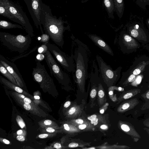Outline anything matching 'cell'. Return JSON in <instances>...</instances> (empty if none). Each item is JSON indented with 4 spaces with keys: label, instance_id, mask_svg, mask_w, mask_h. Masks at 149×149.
<instances>
[{
    "label": "cell",
    "instance_id": "c3c4849f",
    "mask_svg": "<svg viewBox=\"0 0 149 149\" xmlns=\"http://www.w3.org/2000/svg\"><path fill=\"white\" fill-rule=\"evenodd\" d=\"M23 132V131L22 130H18L17 132V134L18 135H20Z\"/></svg>",
    "mask_w": 149,
    "mask_h": 149
},
{
    "label": "cell",
    "instance_id": "7402d4cb",
    "mask_svg": "<svg viewBox=\"0 0 149 149\" xmlns=\"http://www.w3.org/2000/svg\"><path fill=\"white\" fill-rule=\"evenodd\" d=\"M39 38L40 41L44 43L48 42L50 38L49 36L46 33L42 34Z\"/></svg>",
    "mask_w": 149,
    "mask_h": 149
},
{
    "label": "cell",
    "instance_id": "1f68e13d",
    "mask_svg": "<svg viewBox=\"0 0 149 149\" xmlns=\"http://www.w3.org/2000/svg\"><path fill=\"white\" fill-rule=\"evenodd\" d=\"M17 139L21 141H23L25 140V138L23 136H17Z\"/></svg>",
    "mask_w": 149,
    "mask_h": 149
},
{
    "label": "cell",
    "instance_id": "44dd1931",
    "mask_svg": "<svg viewBox=\"0 0 149 149\" xmlns=\"http://www.w3.org/2000/svg\"><path fill=\"white\" fill-rule=\"evenodd\" d=\"M47 42L45 43L38 48V51L39 54H45L48 50V48L47 46Z\"/></svg>",
    "mask_w": 149,
    "mask_h": 149
},
{
    "label": "cell",
    "instance_id": "bcb514c9",
    "mask_svg": "<svg viewBox=\"0 0 149 149\" xmlns=\"http://www.w3.org/2000/svg\"><path fill=\"white\" fill-rule=\"evenodd\" d=\"M3 142L6 144H8L10 143V141L6 139H3Z\"/></svg>",
    "mask_w": 149,
    "mask_h": 149
},
{
    "label": "cell",
    "instance_id": "680465c9",
    "mask_svg": "<svg viewBox=\"0 0 149 149\" xmlns=\"http://www.w3.org/2000/svg\"></svg>",
    "mask_w": 149,
    "mask_h": 149
},
{
    "label": "cell",
    "instance_id": "9a60e30c",
    "mask_svg": "<svg viewBox=\"0 0 149 149\" xmlns=\"http://www.w3.org/2000/svg\"><path fill=\"white\" fill-rule=\"evenodd\" d=\"M0 28L4 29L19 28L24 29L23 26L17 24H13L10 22L3 20H0Z\"/></svg>",
    "mask_w": 149,
    "mask_h": 149
},
{
    "label": "cell",
    "instance_id": "d6986e66",
    "mask_svg": "<svg viewBox=\"0 0 149 149\" xmlns=\"http://www.w3.org/2000/svg\"><path fill=\"white\" fill-rule=\"evenodd\" d=\"M136 4L141 9L145 10L146 6H149V0H136Z\"/></svg>",
    "mask_w": 149,
    "mask_h": 149
},
{
    "label": "cell",
    "instance_id": "6da1fadb",
    "mask_svg": "<svg viewBox=\"0 0 149 149\" xmlns=\"http://www.w3.org/2000/svg\"><path fill=\"white\" fill-rule=\"evenodd\" d=\"M40 22L45 33L48 35L56 45L63 48L64 44V33L70 29L68 22L60 17L53 15L49 6L41 2Z\"/></svg>",
    "mask_w": 149,
    "mask_h": 149
},
{
    "label": "cell",
    "instance_id": "603a6c76",
    "mask_svg": "<svg viewBox=\"0 0 149 149\" xmlns=\"http://www.w3.org/2000/svg\"><path fill=\"white\" fill-rule=\"evenodd\" d=\"M16 120L18 125L21 128H22L25 126V123L20 116H17L16 118Z\"/></svg>",
    "mask_w": 149,
    "mask_h": 149
},
{
    "label": "cell",
    "instance_id": "11a10c76",
    "mask_svg": "<svg viewBox=\"0 0 149 149\" xmlns=\"http://www.w3.org/2000/svg\"><path fill=\"white\" fill-rule=\"evenodd\" d=\"M113 92L112 91H110L109 92V94L110 95H112L113 94Z\"/></svg>",
    "mask_w": 149,
    "mask_h": 149
},
{
    "label": "cell",
    "instance_id": "b9f144b4",
    "mask_svg": "<svg viewBox=\"0 0 149 149\" xmlns=\"http://www.w3.org/2000/svg\"><path fill=\"white\" fill-rule=\"evenodd\" d=\"M86 126L85 124H81L79 126V128L80 130H83L86 127Z\"/></svg>",
    "mask_w": 149,
    "mask_h": 149
},
{
    "label": "cell",
    "instance_id": "816d5d0a",
    "mask_svg": "<svg viewBox=\"0 0 149 149\" xmlns=\"http://www.w3.org/2000/svg\"><path fill=\"white\" fill-rule=\"evenodd\" d=\"M104 110L103 109H102V110H101L100 111V112L101 113H104Z\"/></svg>",
    "mask_w": 149,
    "mask_h": 149
},
{
    "label": "cell",
    "instance_id": "60d3db41",
    "mask_svg": "<svg viewBox=\"0 0 149 149\" xmlns=\"http://www.w3.org/2000/svg\"><path fill=\"white\" fill-rule=\"evenodd\" d=\"M54 147L56 149H60L61 148V146L60 143H56L54 144Z\"/></svg>",
    "mask_w": 149,
    "mask_h": 149
},
{
    "label": "cell",
    "instance_id": "db71d44e",
    "mask_svg": "<svg viewBox=\"0 0 149 149\" xmlns=\"http://www.w3.org/2000/svg\"><path fill=\"white\" fill-rule=\"evenodd\" d=\"M20 96L22 98H25V97L24 95H20Z\"/></svg>",
    "mask_w": 149,
    "mask_h": 149
},
{
    "label": "cell",
    "instance_id": "5b68a950",
    "mask_svg": "<svg viewBox=\"0 0 149 149\" xmlns=\"http://www.w3.org/2000/svg\"><path fill=\"white\" fill-rule=\"evenodd\" d=\"M47 46L48 50L66 70L69 72H75V65L72 55L70 56L68 55L57 46L48 42L47 43Z\"/></svg>",
    "mask_w": 149,
    "mask_h": 149
},
{
    "label": "cell",
    "instance_id": "7dc6e473",
    "mask_svg": "<svg viewBox=\"0 0 149 149\" xmlns=\"http://www.w3.org/2000/svg\"><path fill=\"white\" fill-rule=\"evenodd\" d=\"M100 128L102 129H105L107 128V127L106 125H103L101 126Z\"/></svg>",
    "mask_w": 149,
    "mask_h": 149
},
{
    "label": "cell",
    "instance_id": "836d02e7",
    "mask_svg": "<svg viewBox=\"0 0 149 149\" xmlns=\"http://www.w3.org/2000/svg\"><path fill=\"white\" fill-rule=\"evenodd\" d=\"M91 122L92 124H93L94 125H96L98 123V119L96 118L93 120H91Z\"/></svg>",
    "mask_w": 149,
    "mask_h": 149
},
{
    "label": "cell",
    "instance_id": "8992f818",
    "mask_svg": "<svg viewBox=\"0 0 149 149\" xmlns=\"http://www.w3.org/2000/svg\"><path fill=\"white\" fill-rule=\"evenodd\" d=\"M8 6L11 13L20 22L26 32L31 37L34 36L33 28L26 15L19 4L8 0Z\"/></svg>",
    "mask_w": 149,
    "mask_h": 149
},
{
    "label": "cell",
    "instance_id": "ee69618b",
    "mask_svg": "<svg viewBox=\"0 0 149 149\" xmlns=\"http://www.w3.org/2000/svg\"><path fill=\"white\" fill-rule=\"evenodd\" d=\"M141 80V77L139 76L138 77L136 80V83L137 84H139L140 83Z\"/></svg>",
    "mask_w": 149,
    "mask_h": 149
},
{
    "label": "cell",
    "instance_id": "30bf717a",
    "mask_svg": "<svg viewBox=\"0 0 149 149\" xmlns=\"http://www.w3.org/2000/svg\"><path fill=\"white\" fill-rule=\"evenodd\" d=\"M89 38L97 46L109 55H113V51L110 47L101 38L95 34L88 35Z\"/></svg>",
    "mask_w": 149,
    "mask_h": 149
},
{
    "label": "cell",
    "instance_id": "7bdbcfd3",
    "mask_svg": "<svg viewBox=\"0 0 149 149\" xmlns=\"http://www.w3.org/2000/svg\"><path fill=\"white\" fill-rule=\"evenodd\" d=\"M71 102L70 101H68L66 102L64 105V107L65 108L68 107L70 104Z\"/></svg>",
    "mask_w": 149,
    "mask_h": 149
},
{
    "label": "cell",
    "instance_id": "74e56055",
    "mask_svg": "<svg viewBox=\"0 0 149 149\" xmlns=\"http://www.w3.org/2000/svg\"><path fill=\"white\" fill-rule=\"evenodd\" d=\"M48 136V134H42L39 135V137L40 138H45L47 137Z\"/></svg>",
    "mask_w": 149,
    "mask_h": 149
},
{
    "label": "cell",
    "instance_id": "3957f363",
    "mask_svg": "<svg viewBox=\"0 0 149 149\" xmlns=\"http://www.w3.org/2000/svg\"><path fill=\"white\" fill-rule=\"evenodd\" d=\"M31 37L29 34L14 35L8 33L0 32V40L2 44L9 49L23 53L29 48L31 42Z\"/></svg>",
    "mask_w": 149,
    "mask_h": 149
},
{
    "label": "cell",
    "instance_id": "e575fe53",
    "mask_svg": "<svg viewBox=\"0 0 149 149\" xmlns=\"http://www.w3.org/2000/svg\"><path fill=\"white\" fill-rule=\"evenodd\" d=\"M97 116L95 114H93L88 117L87 118L90 120H91L97 118Z\"/></svg>",
    "mask_w": 149,
    "mask_h": 149
},
{
    "label": "cell",
    "instance_id": "8d00e7d4",
    "mask_svg": "<svg viewBox=\"0 0 149 149\" xmlns=\"http://www.w3.org/2000/svg\"><path fill=\"white\" fill-rule=\"evenodd\" d=\"M141 72V70L139 69H135L133 72V74L135 75H137L139 74Z\"/></svg>",
    "mask_w": 149,
    "mask_h": 149
},
{
    "label": "cell",
    "instance_id": "5bb4252c",
    "mask_svg": "<svg viewBox=\"0 0 149 149\" xmlns=\"http://www.w3.org/2000/svg\"><path fill=\"white\" fill-rule=\"evenodd\" d=\"M0 81L1 83L7 87L15 90L19 93H22L24 92V91L22 88L7 80L1 75L0 76Z\"/></svg>",
    "mask_w": 149,
    "mask_h": 149
},
{
    "label": "cell",
    "instance_id": "8fae6325",
    "mask_svg": "<svg viewBox=\"0 0 149 149\" xmlns=\"http://www.w3.org/2000/svg\"><path fill=\"white\" fill-rule=\"evenodd\" d=\"M8 0H0V15L20 24V22L10 13L8 6Z\"/></svg>",
    "mask_w": 149,
    "mask_h": 149
},
{
    "label": "cell",
    "instance_id": "ba28073f",
    "mask_svg": "<svg viewBox=\"0 0 149 149\" xmlns=\"http://www.w3.org/2000/svg\"><path fill=\"white\" fill-rule=\"evenodd\" d=\"M27 6L34 24L37 28L44 32L40 22L41 2L42 0H23Z\"/></svg>",
    "mask_w": 149,
    "mask_h": 149
},
{
    "label": "cell",
    "instance_id": "484cf974",
    "mask_svg": "<svg viewBox=\"0 0 149 149\" xmlns=\"http://www.w3.org/2000/svg\"><path fill=\"white\" fill-rule=\"evenodd\" d=\"M45 54H38L36 56L37 59L40 61L45 59Z\"/></svg>",
    "mask_w": 149,
    "mask_h": 149
},
{
    "label": "cell",
    "instance_id": "f907efd6",
    "mask_svg": "<svg viewBox=\"0 0 149 149\" xmlns=\"http://www.w3.org/2000/svg\"><path fill=\"white\" fill-rule=\"evenodd\" d=\"M146 97L147 98L149 99V91L146 94Z\"/></svg>",
    "mask_w": 149,
    "mask_h": 149
},
{
    "label": "cell",
    "instance_id": "52a82bcc",
    "mask_svg": "<svg viewBox=\"0 0 149 149\" xmlns=\"http://www.w3.org/2000/svg\"><path fill=\"white\" fill-rule=\"evenodd\" d=\"M44 54L45 59L51 74L61 83L68 82L70 80L69 75L62 70L50 52L48 50Z\"/></svg>",
    "mask_w": 149,
    "mask_h": 149
},
{
    "label": "cell",
    "instance_id": "f5cc1de1",
    "mask_svg": "<svg viewBox=\"0 0 149 149\" xmlns=\"http://www.w3.org/2000/svg\"><path fill=\"white\" fill-rule=\"evenodd\" d=\"M147 24L149 27V18L147 19Z\"/></svg>",
    "mask_w": 149,
    "mask_h": 149
},
{
    "label": "cell",
    "instance_id": "f1b7e54d",
    "mask_svg": "<svg viewBox=\"0 0 149 149\" xmlns=\"http://www.w3.org/2000/svg\"><path fill=\"white\" fill-rule=\"evenodd\" d=\"M135 78V76L134 74L131 75L128 78V81L129 82H132L134 81Z\"/></svg>",
    "mask_w": 149,
    "mask_h": 149
},
{
    "label": "cell",
    "instance_id": "cb8c5ba5",
    "mask_svg": "<svg viewBox=\"0 0 149 149\" xmlns=\"http://www.w3.org/2000/svg\"><path fill=\"white\" fill-rule=\"evenodd\" d=\"M38 46H37L36 47H34V48H33V49L31 50L30 52H28V53L26 54H23V56H18L17 57H15L13 59L12 61H14L16 60L19 58H21L22 57H25L26 56H27L30 53L32 52H33L34 51H35L38 48Z\"/></svg>",
    "mask_w": 149,
    "mask_h": 149
},
{
    "label": "cell",
    "instance_id": "f546056e",
    "mask_svg": "<svg viewBox=\"0 0 149 149\" xmlns=\"http://www.w3.org/2000/svg\"><path fill=\"white\" fill-rule=\"evenodd\" d=\"M24 108L27 110H29L31 108V106L29 104L24 103L23 105Z\"/></svg>",
    "mask_w": 149,
    "mask_h": 149
},
{
    "label": "cell",
    "instance_id": "d4e9b609",
    "mask_svg": "<svg viewBox=\"0 0 149 149\" xmlns=\"http://www.w3.org/2000/svg\"><path fill=\"white\" fill-rule=\"evenodd\" d=\"M121 129L124 131L128 132L131 130L130 127L127 125L123 124L121 126Z\"/></svg>",
    "mask_w": 149,
    "mask_h": 149
},
{
    "label": "cell",
    "instance_id": "4fadbf2b",
    "mask_svg": "<svg viewBox=\"0 0 149 149\" xmlns=\"http://www.w3.org/2000/svg\"><path fill=\"white\" fill-rule=\"evenodd\" d=\"M113 0L114 4L115 12L119 19H121L123 17L124 10V0Z\"/></svg>",
    "mask_w": 149,
    "mask_h": 149
},
{
    "label": "cell",
    "instance_id": "6f0895ef",
    "mask_svg": "<svg viewBox=\"0 0 149 149\" xmlns=\"http://www.w3.org/2000/svg\"><path fill=\"white\" fill-rule=\"evenodd\" d=\"M89 149H95V148L94 147H92V148H88Z\"/></svg>",
    "mask_w": 149,
    "mask_h": 149
},
{
    "label": "cell",
    "instance_id": "4dcf8cb0",
    "mask_svg": "<svg viewBox=\"0 0 149 149\" xmlns=\"http://www.w3.org/2000/svg\"><path fill=\"white\" fill-rule=\"evenodd\" d=\"M78 144L76 143L72 142L70 143L68 147L70 148H75L78 146Z\"/></svg>",
    "mask_w": 149,
    "mask_h": 149
},
{
    "label": "cell",
    "instance_id": "ab89813d",
    "mask_svg": "<svg viewBox=\"0 0 149 149\" xmlns=\"http://www.w3.org/2000/svg\"><path fill=\"white\" fill-rule=\"evenodd\" d=\"M75 122L79 124H82L84 122L83 120L80 118L77 119L75 120Z\"/></svg>",
    "mask_w": 149,
    "mask_h": 149
},
{
    "label": "cell",
    "instance_id": "7c38bea8",
    "mask_svg": "<svg viewBox=\"0 0 149 149\" xmlns=\"http://www.w3.org/2000/svg\"><path fill=\"white\" fill-rule=\"evenodd\" d=\"M103 4L108 14V17L111 19L114 18V13L115 11L114 4L113 0H102Z\"/></svg>",
    "mask_w": 149,
    "mask_h": 149
},
{
    "label": "cell",
    "instance_id": "f35d334b",
    "mask_svg": "<svg viewBox=\"0 0 149 149\" xmlns=\"http://www.w3.org/2000/svg\"><path fill=\"white\" fill-rule=\"evenodd\" d=\"M46 131L49 133H52L54 132L55 130L52 127H48L46 129Z\"/></svg>",
    "mask_w": 149,
    "mask_h": 149
},
{
    "label": "cell",
    "instance_id": "ffe728a7",
    "mask_svg": "<svg viewBox=\"0 0 149 149\" xmlns=\"http://www.w3.org/2000/svg\"><path fill=\"white\" fill-rule=\"evenodd\" d=\"M139 91L140 90L138 89L130 91L124 95L123 98L125 100L130 98L136 95Z\"/></svg>",
    "mask_w": 149,
    "mask_h": 149
},
{
    "label": "cell",
    "instance_id": "7a4b0ae2",
    "mask_svg": "<svg viewBox=\"0 0 149 149\" xmlns=\"http://www.w3.org/2000/svg\"><path fill=\"white\" fill-rule=\"evenodd\" d=\"M73 50L71 55L72 56L75 65L74 78L80 89H83L85 81L88 78V58L85 47L79 43Z\"/></svg>",
    "mask_w": 149,
    "mask_h": 149
},
{
    "label": "cell",
    "instance_id": "4316f807",
    "mask_svg": "<svg viewBox=\"0 0 149 149\" xmlns=\"http://www.w3.org/2000/svg\"><path fill=\"white\" fill-rule=\"evenodd\" d=\"M97 94L96 90L95 88H94L91 90L90 93V96L92 98H94Z\"/></svg>",
    "mask_w": 149,
    "mask_h": 149
},
{
    "label": "cell",
    "instance_id": "9f6ffc18",
    "mask_svg": "<svg viewBox=\"0 0 149 149\" xmlns=\"http://www.w3.org/2000/svg\"><path fill=\"white\" fill-rule=\"evenodd\" d=\"M121 89H122V88H121V87H119V88H118V89H119V90H120V91L121 90Z\"/></svg>",
    "mask_w": 149,
    "mask_h": 149
},
{
    "label": "cell",
    "instance_id": "f6af8a7d",
    "mask_svg": "<svg viewBox=\"0 0 149 149\" xmlns=\"http://www.w3.org/2000/svg\"><path fill=\"white\" fill-rule=\"evenodd\" d=\"M63 126L64 129L67 131H69L70 129L69 125L67 124H64Z\"/></svg>",
    "mask_w": 149,
    "mask_h": 149
},
{
    "label": "cell",
    "instance_id": "681fc988",
    "mask_svg": "<svg viewBox=\"0 0 149 149\" xmlns=\"http://www.w3.org/2000/svg\"><path fill=\"white\" fill-rule=\"evenodd\" d=\"M34 97L36 99H40V97L38 96H34Z\"/></svg>",
    "mask_w": 149,
    "mask_h": 149
},
{
    "label": "cell",
    "instance_id": "ac0fdd59",
    "mask_svg": "<svg viewBox=\"0 0 149 149\" xmlns=\"http://www.w3.org/2000/svg\"><path fill=\"white\" fill-rule=\"evenodd\" d=\"M123 40L124 42L127 45H131L132 46L135 47L136 45L135 40L132 39V38L129 36L124 34L123 35Z\"/></svg>",
    "mask_w": 149,
    "mask_h": 149
},
{
    "label": "cell",
    "instance_id": "d6a6232c",
    "mask_svg": "<svg viewBox=\"0 0 149 149\" xmlns=\"http://www.w3.org/2000/svg\"><path fill=\"white\" fill-rule=\"evenodd\" d=\"M23 100L24 102L25 103L29 104L31 102V99L27 97H25Z\"/></svg>",
    "mask_w": 149,
    "mask_h": 149
},
{
    "label": "cell",
    "instance_id": "9c48e42d",
    "mask_svg": "<svg viewBox=\"0 0 149 149\" xmlns=\"http://www.w3.org/2000/svg\"><path fill=\"white\" fill-rule=\"evenodd\" d=\"M0 63L14 77L18 85L21 87H24V80L15 64L9 61L1 54L0 55Z\"/></svg>",
    "mask_w": 149,
    "mask_h": 149
},
{
    "label": "cell",
    "instance_id": "277c9868",
    "mask_svg": "<svg viewBox=\"0 0 149 149\" xmlns=\"http://www.w3.org/2000/svg\"><path fill=\"white\" fill-rule=\"evenodd\" d=\"M96 58L99 67L100 78L107 85H113L118 77V69L113 70L111 66L107 65L100 56L97 55Z\"/></svg>",
    "mask_w": 149,
    "mask_h": 149
},
{
    "label": "cell",
    "instance_id": "2e32d148",
    "mask_svg": "<svg viewBox=\"0 0 149 149\" xmlns=\"http://www.w3.org/2000/svg\"><path fill=\"white\" fill-rule=\"evenodd\" d=\"M0 71L1 73L11 82L16 85H17L16 81L14 77L9 72L1 63H0Z\"/></svg>",
    "mask_w": 149,
    "mask_h": 149
},
{
    "label": "cell",
    "instance_id": "d590c367",
    "mask_svg": "<svg viewBox=\"0 0 149 149\" xmlns=\"http://www.w3.org/2000/svg\"><path fill=\"white\" fill-rule=\"evenodd\" d=\"M44 123L46 125H50L52 123V121L49 120H47L44 121Z\"/></svg>",
    "mask_w": 149,
    "mask_h": 149
},
{
    "label": "cell",
    "instance_id": "83f0119b",
    "mask_svg": "<svg viewBox=\"0 0 149 149\" xmlns=\"http://www.w3.org/2000/svg\"><path fill=\"white\" fill-rule=\"evenodd\" d=\"M76 110L77 109L76 108L74 107H73L71 108L68 111V114L70 115H72L76 112Z\"/></svg>",
    "mask_w": 149,
    "mask_h": 149
},
{
    "label": "cell",
    "instance_id": "e0dca14e",
    "mask_svg": "<svg viewBox=\"0 0 149 149\" xmlns=\"http://www.w3.org/2000/svg\"><path fill=\"white\" fill-rule=\"evenodd\" d=\"M137 100L134 99L127 101L121 105V109L126 111L132 109L138 103Z\"/></svg>",
    "mask_w": 149,
    "mask_h": 149
}]
</instances>
